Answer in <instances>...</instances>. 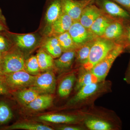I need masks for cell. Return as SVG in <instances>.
Returning a JSON list of instances; mask_svg holds the SVG:
<instances>
[{
    "instance_id": "cell-23",
    "label": "cell",
    "mask_w": 130,
    "mask_h": 130,
    "mask_svg": "<svg viewBox=\"0 0 130 130\" xmlns=\"http://www.w3.org/2000/svg\"><path fill=\"white\" fill-rule=\"evenodd\" d=\"M36 57L40 70L47 71L54 66V60L53 56L43 50H39Z\"/></svg>"
},
{
    "instance_id": "cell-1",
    "label": "cell",
    "mask_w": 130,
    "mask_h": 130,
    "mask_svg": "<svg viewBox=\"0 0 130 130\" xmlns=\"http://www.w3.org/2000/svg\"><path fill=\"white\" fill-rule=\"evenodd\" d=\"M118 43L101 37H97L91 48L88 59L81 68L89 70L101 62Z\"/></svg>"
},
{
    "instance_id": "cell-35",
    "label": "cell",
    "mask_w": 130,
    "mask_h": 130,
    "mask_svg": "<svg viewBox=\"0 0 130 130\" xmlns=\"http://www.w3.org/2000/svg\"><path fill=\"white\" fill-rule=\"evenodd\" d=\"M8 90L5 85L0 81V95L7 94Z\"/></svg>"
},
{
    "instance_id": "cell-25",
    "label": "cell",
    "mask_w": 130,
    "mask_h": 130,
    "mask_svg": "<svg viewBox=\"0 0 130 130\" xmlns=\"http://www.w3.org/2000/svg\"><path fill=\"white\" fill-rule=\"evenodd\" d=\"M40 94L37 90L31 88L20 91L18 93L17 96L21 102L27 105L35 100Z\"/></svg>"
},
{
    "instance_id": "cell-7",
    "label": "cell",
    "mask_w": 130,
    "mask_h": 130,
    "mask_svg": "<svg viewBox=\"0 0 130 130\" xmlns=\"http://www.w3.org/2000/svg\"><path fill=\"white\" fill-rule=\"evenodd\" d=\"M62 10L73 21H79L83 10L88 5L94 3V0H60Z\"/></svg>"
},
{
    "instance_id": "cell-10",
    "label": "cell",
    "mask_w": 130,
    "mask_h": 130,
    "mask_svg": "<svg viewBox=\"0 0 130 130\" xmlns=\"http://www.w3.org/2000/svg\"><path fill=\"white\" fill-rule=\"evenodd\" d=\"M73 22L72 19L63 11L60 17L50 26L49 37L56 36L68 31Z\"/></svg>"
},
{
    "instance_id": "cell-26",
    "label": "cell",
    "mask_w": 130,
    "mask_h": 130,
    "mask_svg": "<svg viewBox=\"0 0 130 130\" xmlns=\"http://www.w3.org/2000/svg\"><path fill=\"white\" fill-rule=\"evenodd\" d=\"M8 129H24L28 130H53L50 126L41 124L29 123H17L7 128Z\"/></svg>"
},
{
    "instance_id": "cell-3",
    "label": "cell",
    "mask_w": 130,
    "mask_h": 130,
    "mask_svg": "<svg viewBox=\"0 0 130 130\" xmlns=\"http://www.w3.org/2000/svg\"><path fill=\"white\" fill-rule=\"evenodd\" d=\"M11 49L1 56L2 71L7 74L25 70V61L22 53Z\"/></svg>"
},
{
    "instance_id": "cell-18",
    "label": "cell",
    "mask_w": 130,
    "mask_h": 130,
    "mask_svg": "<svg viewBox=\"0 0 130 130\" xmlns=\"http://www.w3.org/2000/svg\"><path fill=\"white\" fill-rule=\"evenodd\" d=\"M101 82L90 70L82 68L78 78L77 79L75 89L78 90L83 86L94 83Z\"/></svg>"
},
{
    "instance_id": "cell-19",
    "label": "cell",
    "mask_w": 130,
    "mask_h": 130,
    "mask_svg": "<svg viewBox=\"0 0 130 130\" xmlns=\"http://www.w3.org/2000/svg\"><path fill=\"white\" fill-rule=\"evenodd\" d=\"M76 81V77L74 73H71L64 78L58 87L59 96L60 97L64 98L69 95Z\"/></svg>"
},
{
    "instance_id": "cell-31",
    "label": "cell",
    "mask_w": 130,
    "mask_h": 130,
    "mask_svg": "<svg viewBox=\"0 0 130 130\" xmlns=\"http://www.w3.org/2000/svg\"><path fill=\"white\" fill-rule=\"evenodd\" d=\"M118 44L123 45L125 49L130 51V24L126 26L124 34Z\"/></svg>"
},
{
    "instance_id": "cell-17",
    "label": "cell",
    "mask_w": 130,
    "mask_h": 130,
    "mask_svg": "<svg viewBox=\"0 0 130 130\" xmlns=\"http://www.w3.org/2000/svg\"><path fill=\"white\" fill-rule=\"evenodd\" d=\"M53 100L50 94L40 95L31 102L26 105L29 109L34 111H40L46 109L51 106Z\"/></svg>"
},
{
    "instance_id": "cell-9",
    "label": "cell",
    "mask_w": 130,
    "mask_h": 130,
    "mask_svg": "<svg viewBox=\"0 0 130 130\" xmlns=\"http://www.w3.org/2000/svg\"><path fill=\"white\" fill-rule=\"evenodd\" d=\"M127 26L122 21L114 20L108 26L101 37L118 44L123 37Z\"/></svg>"
},
{
    "instance_id": "cell-6",
    "label": "cell",
    "mask_w": 130,
    "mask_h": 130,
    "mask_svg": "<svg viewBox=\"0 0 130 130\" xmlns=\"http://www.w3.org/2000/svg\"><path fill=\"white\" fill-rule=\"evenodd\" d=\"M68 31L78 47L97 37L89 29L82 25L79 21H74Z\"/></svg>"
},
{
    "instance_id": "cell-8",
    "label": "cell",
    "mask_w": 130,
    "mask_h": 130,
    "mask_svg": "<svg viewBox=\"0 0 130 130\" xmlns=\"http://www.w3.org/2000/svg\"><path fill=\"white\" fill-rule=\"evenodd\" d=\"M36 76L29 74L25 70H23L7 74L6 82L8 85L12 88L32 86Z\"/></svg>"
},
{
    "instance_id": "cell-28",
    "label": "cell",
    "mask_w": 130,
    "mask_h": 130,
    "mask_svg": "<svg viewBox=\"0 0 130 130\" xmlns=\"http://www.w3.org/2000/svg\"><path fill=\"white\" fill-rule=\"evenodd\" d=\"M13 43L8 31H0V56L11 48Z\"/></svg>"
},
{
    "instance_id": "cell-33",
    "label": "cell",
    "mask_w": 130,
    "mask_h": 130,
    "mask_svg": "<svg viewBox=\"0 0 130 130\" xmlns=\"http://www.w3.org/2000/svg\"><path fill=\"white\" fill-rule=\"evenodd\" d=\"M8 28L6 23V19L0 8V31H8Z\"/></svg>"
},
{
    "instance_id": "cell-2",
    "label": "cell",
    "mask_w": 130,
    "mask_h": 130,
    "mask_svg": "<svg viewBox=\"0 0 130 130\" xmlns=\"http://www.w3.org/2000/svg\"><path fill=\"white\" fill-rule=\"evenodd\" d=\"M94 3L103 12L115 20L122 21L126 25L130 24V13L112 0H94Z\"/></svg>"
},
{
    "instance_id": "cell-5",
    "label": "cell",
    "mask_w": 130,
    "mask_h": 130,
    "mask_svg": "<svg viewBox=\"0 0 130 130\" xmlns=\"http://www.w3.org/2000/svg\"><path fill=\"white\" fill-rule=\"evenodd\" d=\"M56 86V79L54 73L48 71L36 76L32 88L40 93L50 94L54 93Z\"/></svg>"
},
{
    "instance_id": "cell-21",
    "label": "cell",
    "mask_w": 130,
    "mask_h": 130,
    "mask_svg": "<svg viewBox=\"0 0 130 130\" xmlns=\"http://www.w3.org/2000/svg\"><path fill=\"white\" fill-rule=\"evenodd\" d=\"M44 48L53 58H58L63 53L62 49L56 36L49 37L44 42Z\"/></svg>"
},
{
    "instance_id": "cell-22",
    "label": "cell",
    "mask_w": 130,
    "mask_h": 130,
    "mask_svg": "<svg viewBox=\"0 0 130 130\" xmlns=\"http://www.w3.org/2000/svg\"><path fill=\"white\" fill-rule=\"evenodd\" d=\"M38 118L42 121L54 123H72L77 120L75 116L56 114L42 115Z\"/></svg>"
},
{
    "instance_id": "cell-14",
    "label": "cell",
    "mask_w": 130,
    "mask_h": 130,
    "mask_svg": "<svg viewBox=\"0 0 130 130\" xmlns=\"http://www.w3.org/2000/svg\"><path fill=\"white\" fill-rule=\"evenodd\" d=\"M76 50L64 52L58 59L54 60V66L60 72L71 68L75 60Z\"/></svg>"
},
{
    "instance_id": "cell-34",
    "label": "cell",
    "mask_w": 130,
    "mask_h": 130,
    "mask_svg": "<svg viewBox=\"0 0 130 130\" xmlns=\"http://www.w3.org/2000/svg\"><path fill=\"white\" fill-rule=\"evenodd\" d=\"M59 129L61 130H80L82 128L79 127L73 126H63L58 128Z\"/></svg>"
},
{
    "instance_id": "cell-16",
    "label": "cell",
    "mask_w": 130,
    "mask_h": 130,
    "mask_svg": "<svg viewBox=\"0 0 130 130\" xmlns=\"http://www.w3.org/2000/svg\"><path fill=\"white\" fill-rule=\"evenodd\" d=\"M115 20L104 13L94 21L89 29L97 37L102 36L106 29Z\"/></svg>"
},
{
    "instance_id": "cell-30",
    "label": "cell",
    "mask_w": 130,
    "mask_h": 130,
    "mask_svg": "<svg viewBox=\"0 0 130 130\" xmlns=\"http://www.w3.org/2000/svg\"><path fill=\"white\" fill-rule=\"evenodd\" d=\"M12 113L8 105L4 102L0 103V124H5L12 117Z\"/></svg>"
},
{
    "instance_id": "cell-11",
    "label": "cell",
    "mask_w": 130,
    "mask_h": 130,
    "mask_svg": "<svg viewBox=\"0 0 130 130\" xmlns=\"http://www.w3.org/2000/svg\"><path fill=\"white\" fill-rule=\"evenodd\" d=\"M103 13L101 9L95 3L90 4L84 8L79 22L85 28L89 29L94 21Z\"/></svg>"
},
{
    "instance_id": "cell-13",
    "label": "cell",
    "mask_w": 130,
    "mask_h": 130,
    "mask_svg": "<svg viewBox=\"0 0 130 130\" xmlns=\"http://www.w3.org/2000/svg\"><path fill=\"white\" fill-rule=\"evenodd\" d=\"M45 15V21L49 29L54 22L62 13V6L60 0H48Z\"/></svg>"
},
{
    "instance_id": "cell-37",
    "label": "cell",
    "mask_w": 130,
    "mask_h": 130,
    "mask_svg": "<svg viewBox=\"0 0 130 130\" xmlns=\"http://www.w3.org/2000/svg\"><path fill=\"white\" fill-rule=\"evenodd\" d=\"M2 66L1 57L0 56V73L2 72Z\"/></svg>"
},
{
    "instance_id": "cell-29",
    "label": "cell",
    "mask_w": 130,
    "mask_h": 130,
    "mask_svg": "<svg viewBox=\"0 0 130 130\" xmlns=\"http://www.w3.org/2000/svg\"><path fill=\"white\" fill-rule=\"evenodd\" d=\"M25 71L31 75L37 76L40 71L36 56H32L25 61Z\"/></svg>"
},
{
    "instance_id": "cell-36",
    "label": "cell",
    "mask_w": 130,
    "mask_h": 130,
    "mask_svg": "<svg viewBox=\"0 0 130 130\" xmlns=\"http://www.w3.org/2000/svg\"><path fill=\"white\" fill-rule=\"evenodd\" d=\"M125 79L128 84H130V60L129 66L126 72Z\"/></svg>"
},
{
    "instance_id": "cell-20",
    "label": "cell",
    "mask_w": 130,
    "mask_h": 130,
    "mask_svg": "<svg viewBox=\"0 0 130 130\" xmlns=\"http://www.w3.org/2000/svg\"><path fill=\"white\" fill-rule=\"evenodd\" d=\"M96 38L86 43L76 50L74 60L78 65L81 67L88 60L91 48Z\"/></svg>"
},
{
    "instance_id": "cell-24",
    "label": "cell",
    "mask_w": 130,
    "mask_h": 130,
    "mask_svg": "<svg viewBox=\"0 0 130 130\" xmlns=\"http://www.w3.org/2000/svg\"><path fill=\"white\" fill-rule=\"evenodd\" d=\"M63 53L76 50L78 47L73 42L68 31L56 36Z\"/></svg>"
},
{
    "instance_id": "cell-4",
    "label": "cell",
    "mask_w": 130,
    "mask_h": 130,
    "mask_svg": "<svg viewBox=\"0 0 130 130\" xmlns=\"http://www.w3.org/2000/svg\"><path fill=\"white\" fill-rule=\"evenodd\" d=\"M125 50L123 45L117 44L103 60L89 70L101 81H103L107 75L115 60Z\"/></svg>"
},
{
    "instance_id": "cell-32",
    "label": "cell",
    "mask_w": 130,
    "mask_h": 130,
    "mask_svg": "<svg viewBox=\"0 0 130 130\" xmlns=\"http://www.w3.org/2000/svg\"><path fill=\"white\" fill-rule=\"evenodd\" d=\"M130 13V0H112Z\"/></svg>"
},
{
    "instance_id": "cell-12",
    "label": "cell",
    "mask_w": 130,
    "mask_h": 130,
    "mask_svg": "<svg viewBox=\"0 0 130 130\" xmlns=\"http://www.w3.org/2000/svg\"><path fill=\"white\" fill-rule=\"evenodd\" d=\"M13 42L21 49L29 50L35 46L38 43V38L35 34L19 35L8 32Z\"/></svg>"
},
{
    "instance_id": "cell-27",
    "label": "cell",
    "mask_w": 130,
    "mask_h": 130,
    "mask_svg": "<svg viewBox=\"0 0 130 130\" xmlns=\"http://www.w3.org/2000/svg\"><path fill=\"white\" fill-rule=\"evenodd\" d=\"M85 124L91 130H109L112 128V126L109 123L99 119H88L85 121Z\"/></svg>"
},
{
    "instance_id": "cell-15",
    "label": "cell",
    "mask_w": 130,
    "mask_h": 130,
    "mask_svg": "<svg viewBox=\"0 0 130 130\" xmlns=\"http://www.w3.org/2000/svg\"><path fill=\"white\" fill-rule=\"evenodd\" d=\"M99 83H94L83 86L70 102V104H75L86 100L93 95L100 88Z\"/></svg>"
}]
</instances>
